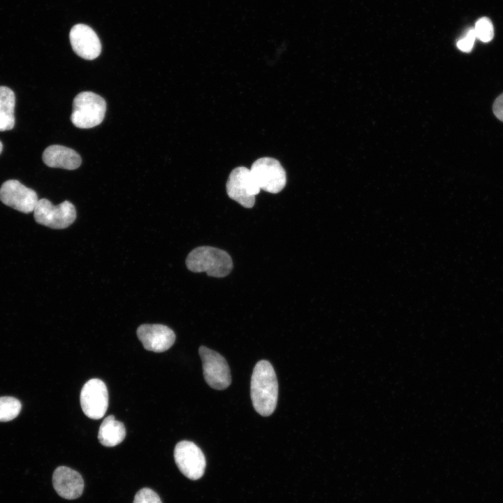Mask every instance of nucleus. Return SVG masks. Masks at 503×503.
Masks as SVG:
<instances>
[{"instance_id": "1", "label": "nucleus", "mask_w": 503, "mask_h": 503, "mask_svg": "<svg viewBox=\"0 0 503 503\" xmlns=\"http://www.w3.org/2000/svg\"><path fill=\"white\" fill-rule=\"evenodd\" d=\"M251 399L254 409L263 416L271 415L277 406L278 383L270 362L258 361L251 378Z\"/></svg>"}, {"instance_id": "2", "label": "nucleus", "mask_w": 503, "mask_h": 503, "mask_svg": "<svg viewBox=\"0 0 503 503\" xmlns=\"http://www.w3.org/2000/svg\"><path fill=\"white\" fill-rule=\"evenodd\" d=\"M187 268L194 272H205L214 277H224L233 268V261L229 254L220 249L210 246L195 248L186 259Z\"/></svg>"}, {"instance_id": "3", "label": "nucleus", "mask_w": 503, "mask_h": 503, "mask_svg": "<svg viewBox=\"0 0 503 503\" xmlns=\"http://www.w3.org/2000/svg\"><path fill=\"white\" fill-rule=\"evenodd\" d=\"M105 111L103 98L92 92H83L73 99L71 119L76 127L90 129L103 122Z\"/></svg>"}, {"instance_id": "4", "label": "nucleus", "mask_w": 503, "mask_h": 503, "mask_svg": "<svg viewBox=\"0 0 503 503\" xmlns=\"http://www.w3.org/2000/svg\"><path fill=\"white\" fill-rule=\"evenodd\" d=\"M35 221L54 229L69 226L76 218L75 206L68 201L54 205L46 198L38 200L34 210Z\"/></svg>"}, {"instance_id": "5", "label": "nucleus", "mask_w": 503, "mask_h": 503, "mask_svg": "<svg viewBox=\"0 0 503 503\" xmlns=\"http://www.w3.org/2000/svg\"><path fill=\"white\" fill-rule=\"evenodd\" d=\"M250 170L259 188L265 191L277 194L286 185V172L279 161L274 158L258 159Z\"/></svg>"}, {"instance_id": "6", "label": "nucleus", "mask_w": 503, "mask_h": 503, "mask_svg": "<svg viewBox=\"0 0 503 503\" xmlns=\"http://www.w3.org/2000/svg\"><path fill=\"white\" fill-rule=\"evenodd\" d=\"M260 191L250 169L239 166L231 172L226 182L227 194L244 207L254 206L255 196Z\"/></svg>"}, {"instance_id": "7", "label": "nucleus", "mask_w": 503, "mask_h": 503, "mask_svg": "<svg viewBox=\"0 0 503 503\" xmlns=\"http://www.w3.org/2000/svg\"><path fill=\"white\" fill-rule=\"evenodd\" d=\"M198 351L206 383L216 390L228 388L231 383V377L226 359L219 353L204 346L200 347Z\"/></svg>"}, {"instance_id": "8", "label": "nucleus", "mask_w": 503, "mask_h": 503, "mask_svg": "<svg viewBox=\"0 0 503 503\" xmlns=\"http://www.w3.org/2000/svg\"><path fill=\"white\" fill-rule=\"evenodd\" d=\"M174 458L180 471L187 478L197 480L203 475L205 457L194 442L187 440L178 442L174 449Z\"/></svg>"}, {"instance_id": "9", "label": "nucleus", "mask_w": 503, "mask_h": 503, "mask_svg": "<svg viewBox=\"0 0 503 503\" xmlns=\"http://www.w3.org/2000/svg\"><path fill=\"white\" fill-rule=\"evenodd\" d=\"M80 401L82 411L87 416L92 419L101 418L108 406L106 385L99 379L89 380L81 390Z\"/></svg>"}, {"instance_id": "10", "label": "nucleus", "mask_w": 503, "mask_h": 503, "mask_svg": "<svg viewBox=\"0 0 503 503\" xmlns=\"http://www.w3.org/2000/svg\"><path fill=\"white\" fill-rule=\"evenodd\" d=\"M0 200L3 204L24 213L34 212L38 201L35 191L16 180H9L2 184Z\"/></svg>"}, {"instance_id": "11", "label": "nucleus", "mask_w": 503, "mask_h": 503, "mask_svg": "<svg viewBox=\"0 0 503 503\" xmlns=\"http://www.w3.org/2000/svg\"><path fill=\"white\" fill-rule=\"evenodd\" d=\"M73 50L80 57L92 60L99 56L101 44L96 32L83 24L74 25L69 34Z\"/></svg>"}, {"instance_id": "12", "label": "nucleus", "mask_w": 503, "mask_h": 503, "mask_svg": "<svg viewBox=\"0 0 503 503\" xmlns=\"http://www.w3.org/2000/svg\"><path fill=\"white\" fill-rule=\"evenodd\" d=\"M137 336L145 349L158 353L170 349L175 340L173 330L162 324H143Z\"/></svg>"}, {"instance_id": "13", "label": "nucleus", "mask_w": 503, "mask_h": 503, "mask_svg": "<svg viewBox=\"0 0 503 503\" xmlns=\"http://www.w3.org/2000/svg\"><path fill=\"white\" fill-rule=\"evenodd\" d=\"M52 483L57 494L67 500L79 497L84 489V481L81 475L65 466L58 467L54 471Z\"/></svg>"}, {"instance_id": "14", "label": "nucleus", "mask_w": 503, "mask_h": 503, "mask_svg": "<svg viewBox=\"0 0 503 503\" xmlns=\"http://www.w3.org/2000/svg\"><path fill=\"white\" fill-rule=\"evenodd\" d=\"M42 157L48 166L66 170L76 169L82 162L80 155L74 150L59 145L48 147Z\"/></svg>"}, {"instance_id": "15", "label": "nucleus", "mask_w": 503, "mask_h": 503, "mask_svg": "<svg viewBox=\"0 0 503 503\" xmlns=\"http://www.w3.org/2000/svg\"><path fill=\"white\" fill-rule=\"evenodd\" d=\"M125 436L126 429L124 424L115 420L114 416L110 415L101 423L98 439L103 446L112 447L120 444Z\"/></svg>"}, {"instance_id": "16", "label": "nucleus", "mask_w": 503, "mask_h": 503, "mask_svg": "<svg viewBox=\"0 0 503 503\" xmlns=\"http://www.w3.org/2000/svg\"><path fill=\"white\" fill-rule=\"evenodd\" d=\"M15 96L13 90L0 86V131L12 129L15 125Z\"/></svg>"}, {"instance_id": "17", "label": "nucleus", "mask_w": 503, "mask_h": 503, "mask_svg": "<svg viewBox=\"0 0 503 503\" xmlns=\"http://www.w3.org/2000/svg\"><path fill=\"white\" fill-rule=\"evenodd\" d=\"M22 409L20 402L13 397L0 398V421H9L18 416Z\"/></svg>"}, {"instance_id": "18", "label": "nucleus", "mask_w": 503, "mask_h": 503, "mask_svg": "<svg viewBox=\"0 0 503 503\" xmlns=\"http://www.w3.org/2000/svg\"><path fill=\"white\" fill-rule=\"evenodd\" d=\"M474 31L476 38L483 43L490 42L494 36V28L491 20L487 17L479 18L475 23Z\"/></svg>"}, {"instance_id": "19", "label": "nucleus", "mask_w": 503, "mask_h": 503, "mask_svg": "<svg viewBox=\"0 0 503 503\" xmlns=\"http://www.w3.org/2000/svg\"><path fill=\"white\" fill-rule=\"evenodd\" d=\"M133 503H162L159 496L152 489L144 488L135 495Z\"/></svg>"}, {"instance_id": "20", "label": "nucleus", "mask_w": 503, "mask_h": 503, "mask_svg": "<svg viewBox=\"0 0 503 503\" xmlns=\"http://www.w3.org/2000/svg\"><path fill=\"white\" fill-rule=\"evenodd\" d=\"M476 38L474 29L471 27L467 31L465 36L457 41V47L462 52H469L474 47Z\"/></svg>"}, {"instance_id": "21", "label": "nucleus", "mask_w": 503, "mask_h": 503, "mask_svg": "<svg viewBox=\"0 0 503 503\" xmlns=\"http://www.w3.org/2000/svg\"><path fill=\"white\" fill-rule=\"evenodd\" d=\"M493 110L496 117L503 122V93L495 99Z\"/></svg>"}, {"instance_id": "22", "label": "nucleus", "mask_w": 503, "mask_h": 503, "mask_svg": "<svg viewBox=\"0 0 503 503\" xmlns=\"http://www.w3.org/2000/svg\"><path fill=\"white\" fill-rule=\"evenodd\" d=\"M2 149H3V145H2L1 142L0 141V154L1 153Z\"/></svg>"}]
</instances>
